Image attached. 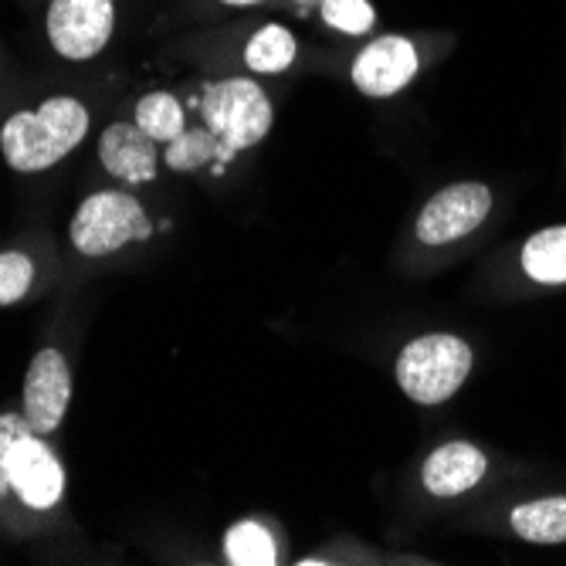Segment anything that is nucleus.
<instances>
[{
  "label": "nucleus",
  "instance_id": "obj_1",
  "mask_svg": "<svg viewBox=\"0 0 566 566\" xmlns=\"http://www.w3.org/2000/svg\"><path fill=\"white\" fill-rule=\"evenodd\" d=\"M88 133V109L72 95H51L34 113H14L0 129L4 160L18 174H41L62 164Z\"/></svg>",
  "mask_w": 566,
  "mask_h": 566
},
{
  "label": "nucleus",
  "instance_id": "obj_2",
  "mask_svg": "<svg viewBox=\"0 0 566 566\" xmlns=\"http://www.w3.org/2000/svg\"><path fill=\"white\" fill-rule=\"evenodd\" d=\"M472 370V346L448 333L410 339L397 356V384L415 403H444L461 390Z\"/></svg>",
  "mask_w": 566,
  "mask_h": 566
},
{
  "label": "nucleus",
  "instance_id": "obj_3",
  "mask_svg": "<svg viewBox=\"0 0 566 566\" xmlns=\"http://www.w3.org/2000/svg\"><path fill=\"white\" fill-rule=\"evenodd\" d=\"M200 116L218 143H221V164L231 160L234 153L251 149L262 143L275 123V109L259 82L251 78H224L203 88Z\"/></svg>",
  "mask_w": 566,
  "mask_h": 566
},
{
  "label": "nucleus",
  "instance_id": "obj_4",
  "mask_svg": "<svg viewBox=\"0 0 566 566\" xmlns=\"http://www.w3.org/2000/svg\"><path fill=\"white\" fill-rule=\"evenodd\" d=\"M69 234L85 259H106L129 241H146L153 234V224L146 221V211L136 197L102 190L78 203Z\"/></svg>",
  "mask_w": 566,
  "mask_h": 566
},
{
  "label": "nucleus",
  "instance_id": "obj_5",
  "mask_svg": "<svg viewBox=\"0 0 566 566\" xmlns=\"http://www.w3.org/2000/svg\"><path fill=\"white\" fill-rule=\"evenodd\" d=\"M48 41L69 62H88L109 44L116 28L113 0H51Z\"/></svg>",
  "mask_w": 566,
  "mask_h": 566
},
{
  "label": "nucleus",
  "instance_id": "obj_6",
  "mask_svg": "<svg viewBox=\"0 0 566 566\" xmlns=\"http://www.w3.org/2000/svg\"><path fill=\"white\" fill-rule=\"evenodd\" d=\"M492 211V190L485 184H454L434 193L418 218V241L424 244H451L472 234Z\"/></svg>",
  "mask_w": 566,
  "mask_h": 566
},
{
  "label": "nucleus",
  "instance_id": "obj_7",
  "mask_svg": "<svg viewBox=\"0 0 566 566\" xmlns=\"http://www.w3.org/2000/svg\"><path fill=\"white\" fill-rule=\"evenodd\" d=\"M8 482L11 492L31 509H51L65 492L62 461L51 454L41 434H21L8 451Z\"/></svg>",
  "mask_w": 566,
  "mask_h": 566
},
{
  "label": "nucleus",
  "instance_id": "obj_8",
  "mask_svg": "<svg viewBox=\"0 0 566 566\" xmlns=\"http://www.w3.org/2000/svg\"><path fill=\"white\" fill-rule=\"evenodd\" d=\"M72 400V370L59 349H41L24 377V418L34 434H51L62 421Z\"/></svg>",
  "mask_w": 566,
  "mask_h": 566
},
{
  "label": "nucleus",
  "instance_id": "obj_9",
  "mask_svg": "<svg viewBox=\"0 0 566 566\" xmlns=\"http://www.w3.org/2000/svg\"><path fill=\"white\" fill-rule=\"evenodd\" d=\"M418 48L407 38L387 34L370 41L353 62V85L370 95V98H387L397 95L400 88H407L418 75Z\"/></svg>",
  "mask_w": 566,
  "mask_h": 566
},
{
  "label": "nucleus",
  "instance_id": "obj_10",
  "mask_svg": "<svg viewBox=\"0 0 566 566\" xmlns=\"http://www.w3.org/2000/svg\"><path fill=\"white\" fill-rule=\"evenodd\" d=\"M489 472V458L485 451H479L469 441H448L441 448H434L424 461L421 482L431 495L438 499H454L472 492Z\"/></svg>",
  "mask_w": 566,
  "mask_h": 566
},
{
  "label": "nucleus",
  "instance_id": "obj_11",
  "mask_svg": "<svg viewBox=\"0 0 566 566\" xmlns=\"http://www.w3.org/2000/svg\"><path fill=\"white\" fill-rule=\"evenodd\" d=\"M98 160L126 184H149L157 177V139L136 123H113L98 139Z\"/></svg>",
  "mask_w": 566,
  "mask_h": 566
},
{
  "label": "nucleus",
  "instance_id": "obj_12",
  "mask_svg": "<svg viewBox=\"0 0 566 566\" xmlns=\"http://www.w3.org/2000/svg\"><path fill=\"white\" fill-rule=\"evenodd\" d=\"M509 523H512V533L526 543H539V546L566 543V495L523 502L512 509Z\"/></svg>",
  "mask_w": 566,
  "mask_h": 566
},
{
  "label": "nucleus",
  "instance_id": "obj_13",
  "mask_svg": "<svg viewBox=\"0 0 566 566\" xmlns=\"http://www.w3.org/2000/svg\"><path fill=\"white\" fill-rule=\"evenodd\" d=\"M523 272L539 285H566V224L536 231L523 244Z\"/></svg>",
  "mask_w": 566,
  "mask_h": 566
},
{
  "label": "nucleus",
  "instance_id": "obj_14",
  "mask_svg": "<svg viewBox=\"0 0 566 566\" xmlns=\"http://www.w3.org/2000/svg\"><path fill=\"white\" fill-rule=\"evenodd\" d=\"M298 55V44L295 34L282 24H265L262 31H254L248 48H244V62L251 72H262V75H279L285 72Z\"/></svg>",
  "mask_w": 566,
  "mask_h": 566
},
{
  "label": "nucleus",
  "instance_id": "obj_15",
  "mask_svg": "<svg viewBox=\"0 0 566 566\" xmlns=\"http://www.w3.org/2000/svg\"><path fill=\"white\" fill-rule=\"evenodd\" d=\"M136 126L157 143H170L187 129V116L170 92H149L136 106Z\"/></svg>",
  "mask_w": 566,
  "mask_h": 566
},
{
  "label": "nucleus",
  "instance_id": "obj_16",
  "mask_svg": "<svg viewBox=\"0 0 566 566\" xmlns=\"http://www.w3.org/2000/svg\"><path fill=\"white\" fill-rule=\"evenodd\" d=\"M224 556L234 566H272L275 563V539L259 523H234L224 536Z\"/></svg>",
  "mask_w": 566,
  "mask_h": 566
},
{
  "label": "nucleus",
  "instance_id": "obj_17",
  "mask_svg": "<svg viewBox=\"0 0 566 566\" xmlns=\"http://www.w3.org/2000/svg\"><path fill=\"white\" fill-rule=\"evenodd\" d=\"M164 160H167V167H170V170L190 174V170H200L203 164L221 160V143H218V136H214L208 126L184 129L177 139H170V143H167Z\"/></svg>",
  "mask_w": 566,
  "mask_h": 566
},
{
  "label": "nucleus",
  "instance_id": "obj_18",
  "mask_svg": "<svg viewBox=\"0 0 566 566\" xmlns=\"http://www.w3.org/2000/svg\"><path fill=\"white\" fill-rule=\"evenodd\" d=\"M323 21L343 34H367L377 24V11L367 0H323Z\"/></svg>",
  "mask_w": 566,
  "mask_h": 566
},
{
  "label": "nucleus",
  "instance_id": "obj_19",
  "mask_svg": "<svg viewBox=\"0 0 566 566\" xmlns=\"http://www.w3.org/2000/svg\"><path fill=\"white\" fill-rule=\"evenodd\" d=\"M34 282V265L21 251H4L0 254V305H14L18 298L28 295Z\"/></svg>",
  "mask_w": 566,
  "mask_h": 566
},
{
  "label": "nucleus",
  "instance_id": "obj_20",
  "mask_svg": "<svg viewBox=\"0 0 566 566\" xmlns=\"http://www.w3.org/2000/svg\"><path fill=\"white\" fill-rule=\"evenodd\" d=\"M28 431H31V424H28L24 415H0V499L11 492V482H8V451Z\"/></svg>",
  "mask_w": 566,
  "mask_h": 566
},
{
  "label": "nucleus",
  "instance_id": "obj_21",
  "mask_svg": "<svg viewBox=\"0 0 566 566\" xmlns=\"http://www.w3.org/2000/svg\"><path fill=\"white\" fill-rule=\"evenodd\" d=\"M221 4H231V8H251V4H262V0H221Z\"/></svg>",
  "mask_w": 566,
  "mask_h": 566
},
{
  "label": "nucleus",
  "instance_id": "obj_22",
  "mask_svg": "<svg viewBox=\"0 0 566 566\" xmlns=\"http://www.w3.org/2000/svg\"><path fill=\"white\" fill-rule=\"evenodd\" d=\"M298 4H302V8H319L323 0H298Z\"/></svg>",
  "mask_w": 566,
  "mask_h": 566
}]
</instances>
